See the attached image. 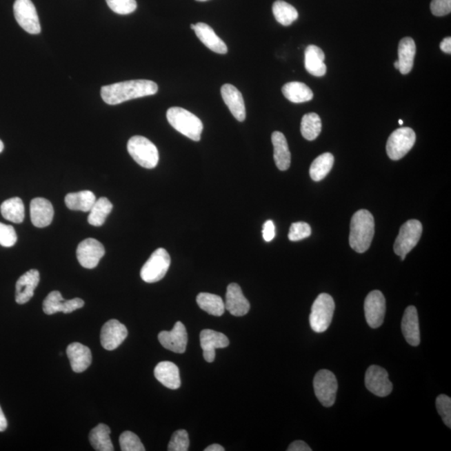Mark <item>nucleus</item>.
Wrapping results in <instances>:
<instances>
[{
	"instance_id": "nucleus-1",
	"label": "nucleus",
	"mask_w": 451,
	"mask_h": 451,
	"mask_svg": "<svg viewBox=\"0 0 451 451\" xmlns=\"http://www.w3.org/2000/svg\"><path fill=\"white\" fill-rule=\"evenodd\" d=\"M157 92L158 86L155 82L134 80L102 86L101 94L106 104L116 106L133 99L153 96Z\"/></svg>"
},
{
	"instance_id": "nucleus-2",
	"label": "nucleus",
	"mask_w": 451,
	"mask_h": 451,
	"mask_svg": "<svg viewBox=\"0 0 451 451\" xmlns=\"http://www.w3.org/2000/svg\"><path fill=\"white\" fill-rule=\"evenodd\" d=\"M374 236V219L367 210H359L352 217L350 223V245L359 253L370 248Z\"/></svg>"
},
{
	"instance_id": "nucleus-3",
	"label": "nucleus",
	"mask_w": 451,
	"mask_h": 451,
	"mask_svg": "<svg viewBox=\"0 0 451 451\" xmlns=\"http://www.w3.org/2000/svg\"><path fill=\"white\" fill-rule=\"evenodd\" d=\"M168 121L174 129L189 139L201 140L203 124L200 119L188 110L181 108H172L167 112Z\"/></svg>"
},
{
	"instance_id": "nucleus-4",
	"label": "nucleus",
	"mask_w": 451,
	"mask_h": 451,
	"mask_svg": "<svg viewBox=\"0 0 451 451\" xmlns=\"http://www.w3.org/2000/svg\"><path fill=\"white\" fill-rule=\"evenodd\" d=\"M128 152L141 167L155 168L159 162V152L157 146L144 137L134 136L128 141Z\"/></svg>"
},
{
	"instance_id": "nucleus-5",
	"label": "nucleus",
	"mask_w": 451,
	"mask_h": 451,
	"mask_svg": "<svg viewBox=\"0 0 451 451\" xmlns=\"http://www.w3.org/2000/svg\"><path fill=\"white\" fill-rule=\"evenodd\" d=\"M335 310L334 299L330 294H321L312 304L310 323L315 333H323L330 326Z\"/></svg>"
},
{
	"instance_id": "nucleus-6",
	"label": "nucleus",
	"mask_w": 451,
	"mask_h": 451,
	"mask_svg": "<svg viewBox=\"0 0 451 451\" xmlns=\"http://www.w3.org/2000/svg\"><path fill=\"white\" fill-rule=\"evenodd\" d=\"M422 230V224L418 220H410L401 226L394 244V251L395 254L401 257L402 261L417 246L421 239Z\"/></svg>"
},
{
	"instance_id": "nucleus-7",
	"label": "nucleus",
	"mask_w": 451,
	"mask_h": 451,
	"mask_svg": "<svg viewBox=\"0 0 451 451\" xmlns=\"http://www.w3.org/2000/svg\"><path fill=\"white\" fill-rule=\"evenodd\" d=\"M171 265V258L166 249L158 248L146 261L141 270V277L146 283H153L164 278Z\"/></svg>"
},
{
	"instance_id": "nucleus-8",
	"label": "nucleus",
	"mask_w": 451,
	"mask_h": 451,
	"mask_svg": "<svg viewBox=\"0 0 451 451\" xmlns=\"http://www.w3.org/2000/svg\"><path fill=\"white\" fill-rule=\"evenodd\" d=\"M415 141H417V134L412 129L401 128L395 130L387 141L388 157L393 161L401 160L412 149Z\"/></svg>"
},
{
	"instance_id": "nucleus-9",
	"label": "nucleus",
	"mask_w": 451,
	"mask_h": 451,
	"mask_svg": "<svg viewBox=\"0 0 451 451\" xmlns=\"http://www.w3.org/2000/svg\"><path fill=\"white\" fill-rule=\"evenodd\" d=\"M314 390L316 397L324 407L334 405L338 390V381L334 373L328 370L319 371L314 379Z\"/></svg>"
},
{
	"instance_id": "nucleus-10",
	"label": "nucleus",
	"mask_w": 451,
	"mask_h": 451,
	"mask_svg": "<svg viewBox=\"0 0 451 451\" xmlns=\"http://www.w3.org/2000/svg\"><path fill=\"white\" fill-rule=\"evenodd\" d=\"M14 14L19 26L27 33L31 34L41 33V26L37 10L31 0H15Z\"/></svg>"
},
{
	"instance_id": "nucleus-11",
	"label": "nucleus",
	"mask_w": 451,
	"mask_h": 451,
	"mask_svg": "<svg viewBox=\"0 0 451 451\" xmlns=\"http://www.w3.org/2000/svg\"><path fill=\"white\" fill-rule=\"evenodd\" d=\"M365 386L372 394L379 397H386L393 390L392 383L390 381L389 374L383 368L371 365L365 374Z\"/></svg>"
},
{
	"instance_id": "nucleus-12",
	"label": "nucleus",
	"mask_w": 451,
	"mask_h": 451,
	"mask_svg": "<svg viewBox=\"0 0 451 451\" xmlns=\"http://www.w3.org/2000/svg\"><path fill=\"white\" fill-rule=\"evenodd\" d=\"M386 301L381 291L374 290L367 295L365 301V314L367 323L372 328L381 327L385 319Z\"/></svg>"
},
{
	"instance_id": "nucleus-13",
	"label": "nucleus",
	"mask_w": 451,
	"mask_h": 451,
	"mask_svg": "<svg viewBox=\"0 0 451 451\" xmlns=\"http://www.w3.org/2000/svg\"><path fill=\"white\" fill-rule=\"evenodd\" d=\"M105 248L94 239H87L78 245L77 256L83 268L92 269L97 267L105 255Z\"/></svg>"
},
{
	"instance_id": "nucleus-14",
	"label": "nucleus",
	"mask_w": 451,
	"mask_h": 451,
	"mask_svg": "<svg viewBox=\"0 0 451 451\" xmlns=\"http://www.w3.org/2000/svg\"><path fill=\"white\" fill-rule=\"evenodd\" d=\"M158 339L162 346L177 354H183L187 350L188 332L184 324L178 321L172 331H162L158 334Z\"/></svg>"
},
{
	"instance_id": "nucleus-15",
	"label": "nucleus",
	"mask_w": 451,
	"mask_h": 451,
	"mask_svg": "<svg viewBox=\"0 0 451 451\" xmlns=\"http://www.w3.org/2000/svg\"><path fill=\"white\" fill-rule=\"evenodd\" d=\"M84 305L85 302L81 299L75 298L66 300L63 299L61 292L53 291L50 292L46 299L43 300V311L48 315H52L59 312H64V314H70V312L80 310Z\"/></svg>"
},
{
	"instance_id": "nucleus-16",
	"label": "nucleus",
	"mask_w": 451,
	"mask_h": 451,
	"mask_svg": "<svg viewBox=\"0 0 451 451\" xmlns=\"http://www.w3.org/2000/svg\"><path fill=\"white\" fill-rule=\"evenodd\" d=\"M128 328L117 319L109 320L102 327L101 343L106 350L117 349L128 338Z\"/></svg>"
},
{
	"instance_id": "nucleus-17",
	"label": "nucleus",
	"mask_w": 451,
	"mask_h": 451,
	"mask_svg": "<svg viewBox=\"0 0 451 451\" xmlns=\"http://www.w3.org/2000/svg\"><path fill=\"white\" fill-rule=\"evenodd\" d=\"M200 343L206 361L212 363L216 358V350L229 345V339L223 334L212 330H204L200 334Z\"/></svg>"
},
{
	"instance_id": "nucleus-18",
	"label": "nucleus",
	"mask_w": 451,
	"mask_h": 451,
	"mask_svg": "<svg viewBox=\"0 0 451 451\" xmlns=\"http://www.w3.org/2000/svg\"><path fill=\"white\" fill-rule=\"evenodd\" d=\"M224 303L225 310L237 317H242L250 310V303L245 298L242 288L237 283L228 285Z\"/></svg>"
},
{
	"instance_id": "nucleus-19",
	"label": "nucleus",
	"mask_w": 451,
	"mask_h": 451,
	"mask_svg": "<svg viewBox=\"0 0 451 451\" xmlns=\"http://www.w3.org/2000/svg\"><path fill=\"white\" fill-rule=\"evenodd\" d=\"M221 94L232 116L240 122L244 121L246 119V108L242 93L234 86L225 84L221 86Z\"/></svg>"
},
{
	"instance_id": "nucleus-20",
	"label": "nucleus",
	"mask_w": 451,
	"mask_h": 451,
	"mask_svg": "<svg viewBox=\"0 0 451 451\" xmlns=\"http://www.w3.org/2000/svg\"><path fill=\"white\" fill-rule=\"evenodd\" d=\"M54 214V208L50 201L42 197L31 201L30 219L34 227H48L52 223Z\"/></svg>"
},
{
	"instance_id": "nucleus-21",
	"label": "nucleus",
	"mask_w": 451,
	"mask_h": 451,
	"mask_svg": "<svg viewBox=\"0 0 451 451\" xmlns=\"http://www.w3.org/2000/svg\"><path fill=\"white\" fill-rule=\"evenodd\" d=\"M66 354L74 373H82L92 365V351L81 343H70L67 347Z\"/></svg>"
},
{
	"instance_id": "nucleus-22",
	"label": "nucleus",
	"mask_w": 451,
	"mask_h": 451,
	"mask_svg": "<svg viewBox=\"0 0 451 451\" xmlns=\"http://www.w3.org/2000/svg\"><path fill=\"white\" fill-rule=\"evenodd\" d=\"M403 337L411 346H418L421 343L419 316L417 308L409 306L403 314L401 323Z\"/></svg>"
},
{
	"instance_id": "nucleus-23",
	"label": "nucleus",
	"mask_w": 451,
	"mask_h": 451,
	"mask_svg": "<svg viewBox=\"0 0 451 451\" xmlns=\"http://www.w3.org/2000/svg\"><path fill=\"white\" fill-rule=\"evenodd\" d=\"M39 272L37 269L26 272L17 283V294L15 300L19 304H25L33 298L35 288L39 283Z\"/></svg>"
},
{
	"instance_id": "nucleus-24",
	"label": "nucleus",
	"mask_w": 451,
	"mask_h": 451,
	"mask_svg": "<svg viewBox=\"0 0 451 451\" xmlns=\"http://www.w3.org/2000/svg\"><path fill=\"white\" fill-rule=\"evenodd\" d=\"M197 38L210 50L213 52L225 54L228 53V46L223 39H220L211 26L205 23H197L194 28Z\"/></svg>"
},
{
	"instance_id": "nucleus-25",
	"label": "nucleus",
	"mask_w": 451,
	"mask_h": 451,
	"mask_svg": "<svg viewBox=\"0 0 451 451\" xmlns=\"http://www.w3.org/2000/svg\"><path fill=\"white\" fill-rule=\"evenodd\" d=\"M156 379L165 387L171 390H177L181 386L179 368L170 361H162L154 370Z\"/></svg>"
},
{
	"instance_id": "nucleus-26",
	"label": "nucleus",
	"mask_w": 451,
	"mask_h": 451,
	"mask_svg": "<svg viewBox=\"0 0 451 451\" xmlns=\"http://www.w3.org/2000/svg\"><path fill=\"white\" fill-rule=\"evenodd\" d=\"M274 145V158L277 168L280 171H287L291 164V153L286 137L282 132H274L272 134Z\"/></svg>"
},
{
	"instance_id": "nucleus-27",
	"label": "nucleus",
	"mask_w": 451,
	"mask_h": 451,
	"mask_svg": "<svg viewBox=\"0 0 451 451\" xmlns=\"http://www.w3.org/2000/svg\"><path fill=\"white\" fill-rule=\"evenodd\" d=\"M415 53H417V46L414 39L410 37H405L401 39L399 43V71L403 74H407L413 69Z\"/></svg>"
},
{
	"instance_id": "nucleus-28",
	"label": "nucleus",
	"mask_w": 451,
	"mask_h": 451,
	"mask_svg": "<svg viewBox=\"0 0 451 451\" xmlns=\"http://www.w3.org/2000/svg\"><path fill=\"white\" fill-rule=\"evenodd\" d=\"M323 51L316 46H308L305 50V68L314 77H321L326 74Z\"/></svg>"
},
{
	"instance_id": "nucleus-29",
	"label": "nucleus",
	"mask_w": 451,
	"mask_h": 451,
	"mask_svg": "<svg viewBox=\"0 0 451 451\" xmlns=\"http://www.w3.org/2000/svg\"><path fill=\"white\" fill-rule=\"evenodd\" d=\"M97 197L90 191H81L79 192L67 194L65 199L66 207L72 211L90 212L92 206L96 203Z\"/></svg>"
},
{
	"instance_id": "nucleus-30",
	"label": "nucleus",
	"mask_w": 451,
	"mask_h": 451,
	"mask_svg": "<svg viewBox=\"0 0 451 451\" xmlns=\"http://www.w3.org/2000/svg\"><path fill=\"white\" fill-rule=\"evenodd\" d=\"M282 92L288 101L296 104L310 101L314 98V93L310 87L302 82L287 83L283 86Z\"/></svg>"
},
{
	"instance_id": "nucleus-31",
	"label": "nucleus",
	"mask_w": 451,
	"mask_h": 451,
	"mask_svg": "<svg viewBox=\"0 0 451 451\" xmlns=\"http://www.w3.org/2000/svg\"><path fill=\"white\" fill-rule=\"evenodd\" d=\"M0 211L6 220L14 223H21L25 219V205L19 197H13L3 201Z\"/></svg>"
},
{
	"instance_id": "nucleus-32",
	"label": "nucleus",
	"mask_w": 451,
	"mask_h": 451,
	"mask_svg": "<svg viewBox=\"0 0 451 451\" xmlns=\"http://www.w3.org/2000/svg\"><path fill=\"white\" fill-rule=\"evenodd\" d=\"M197 303L199 308L208 314L220 317L225 312V303L219 295L201 292L197 297Z\"/></svg>"
},
{
	"instance_id": "nucleus-33",
	"label": "nucleus",
	"mask_w": 451,
	"mask_h": 451,
	"mask_svg": "<svg viewBox=\"0 0 451 451\" xmlns=\"http://www.w3.org/2000/svg\"><path fill=\"white\" fill-rule=\"evenodd\" d=\"M110 429L105 424L98 425L90 431V441L93 448L98 451H113L114 446L110 437Z\"/></svg>"
},
{
	"instance_id": "nucleus-34",
	"label": "nucleus",
	"mask_w": 451,
	"mask_h": 451,
	"mask_svg": "<svg viewBox=\"0 0 451 451\" xmlns=\"http://www.w3.org/2000/svg\"><path fill=\"white\" fill-rule=\"evenodd\" d=\"M112 209V203L106 197H101V199H97L96 203L90 210L88 223L94 226V227H101L105 223Z\"/></svg>"
},
{
	"instance_id": "nucleus-35",
	"label": "nucleus",
	"mask_w": 451,
	"mask_h": 451,
	"mask_svg": "<svg viewBox=\"0 0 451 451\" xmlns=\"http://www.w3.org/2000/svg\"><path fill=\"white\" fill-rule=\"evenodd\" d=\"M334 163V157L330 152L320 155L312 161L310 169V177L314 181H320L330 172Z\"/></svg>"
},
{
	"instance_id": "nucleus-36",
	"label": "nucleus",
	"mask_w": 451,
	"mask_h": 451,
	"mask_svg": "<svg viewBox=\"0 0 451 451\" xmlns=\"http://www.w3.org/2000/svg\"><path fill=\"white\" fill-rule=\"evenodd\" d=\"M272 13L276 21L284 26H291L299 18V13L295 8L283 0H277L274 2Z\"/></svg>"
},
{
	"instance_id": "nucleus-37",
	"label": "nucleus",
	"mask_w": 451,
	"mask_h": 451,
	"mask_svg": "<svg viewBox=\"0 0 451 451\" xmlns=\"http://www.w3.org/2000/svg\"><path fill=\"white\" fill-rule=\"evenodd\" d=\"M322 130V121L318 114L308 113L304 114L301 121V133L308 141H314L319 136Z\"/></svg>"
},
{
	"instance_id": "nucleus-38",
	"label": "nucleus",
	"mask_w": 451,
	"mask_h": 451,
	"mask_svg": "<svg viewBox=\"0 0 451 451\" xmlns=\"http://www.w3.org/2000/svg\"><path fill=\"white\" fill-rule=\"evenodd\" d=\"M120 445L122 451H145L139 437L130 431H125L120 437Z\"/></svg>"
},
{
	"instance_id": "nucleus-39",
	"label": "nucleus",
	"mask_w": 451,
	"mask_h": 451,
	"mask_svg": "<svg viewBox=\"0 0 451 451\" xmlns=\"http://www.w3.org/2000/svg\"><path fill=\"white\" fill-rule=\"evenodd\" d=\"M190 440L187 430H179L174 432L171 441L169 442V451H188Z\"/></svg>"
},
{
	"instance_id": "nucleus-40",
	"label": "nucleus",
	"mask_w": 451,
	"mask_h": 451,
	"mask_svg": "<svg viewBox=\"0 0 451 451\" xmlns=\"http://www.w3.org/2000/svg\"><path fill=\"white\" fill-rule=\"evenodd\" d=\"M106 1L110 10L121 15L132 14L137 8L136 0H106Z\"/></svg>"
},
{
	"instance_id": "nucleus-41",
	"label": "nucleus",
	"mask_w": 451,
	"mask_h": 451,
	"mask_svg": "<svg viewBox=\"0 0 451 451\" xmlns=\"http://www.w3.org/2000/svg\"><path fill=\"white\" fill-rule=\"evenodd\" d=\"M437 408L439 414L444 421L445 425L451 427V399L445 394H440L437 398Z\"/></svg>"
},
{
	"instance_id": "nucleus-42",
	"label": "nucleus",
	"mask_w": 451,
	"mask_h": 451,
	"mask_svg": "<svg viewBox=\"0 0 451 451\" xmlns=\"http://www.w3.org/2000/svg\"><path fill=\"white\" fill-rule=\"evenodd\" d=\"M311 227L310 224L303 223V221H299L291 225L290 233H288V239L292 242H298V241L307 239L311 235Z\"/></svg>"
},
{
	"instance_id": "nucleus-43",
	"label": "nucleus",
	"mask_w": 451,
	"mask_h": 451,
	"mask_svg": "<svg viewBox=\"0 0 451 451\" xmlns=\"http://www.w3.org/2000/svg\"><path fill=\"white\" fill-rule=\"evenodd\" d=\"M18 237L14 228L10 225L0 223V245L3 247H13L17 243Z\"/></svg>"
},
{
	"instance_id": "nucleus-44",
	"label": "nucleus",
	"mask_w": 451,
	"mask_h": 451,
	"mask_svg": "<svg viewBox=\"0 0 451 451\" xmlns=\"http://www.w3.org/2000/svg\"><path fill=\"white\" fill-rule=\"evenodd\" d=\"M430 10L435 17H441L450 14L451 0H432Z\"/></svg>"
},
{
	"instance_id": "nucleus-45",
	"label": "nucleus",
	"mask_w": 451,
	"mask_h": 451,
	"mask_svg": "<svg viewBox=\"0 0 451 451\" xmlns=\"http://www.w3.org/2000/svg\"><path fill=\"white\" fill-rule=\"evenodd\" d=\"M263 237L266 242H271L275 237V225L274 221L268 220L264 223L263 228Z\"/></svg>"
},
{
	"instance_id": "nucleus-46",
	"label": "nucleus",
	"mask_w": 451,
	"mask_h": 451,
	"mask_svg": "<svg viewBox=\"0 0 451 451\" xmlns=\"http://www.w3.org/2000/svg\"><path fill=\"white\" fill-rule=\"evenodd\" d=\"M288 451H311L312 449L308 446L305 442L303 441H296L292 442L288 446Z\"/></svg>"
},
{
	"instance_id": "nucleus-47",
	"label": "nucleus",
	"mask_w": 451,
	"mask_h": 451,
	"mask_svg": "<svg viewBox=\"0 0 451 451\" xmlns=\"http://www.w3.org/2000/svg\"><path fill=\"white\" fill-rule=\"evenodd\" d=\"M441 49L443 52L446 54H451V38L446 37L441 43L440 45Z\"/></svg>"
},
{
	"instance_id": "nucleus-48",
	"label": "nucleus",
	"mask_w": 451,
	"mask_h": 451,
	"mask_svg": "<svg viewBox=\"0 0 451 451\" xmlns=\"http://www.w3.org/2000/svg\"><path fill=\"white\" fill-rule=\"evenodd\" d=\"M7 419L3 414L1 407H0V432H3L7 429Z\"/></svg>"
},
{
	"instance_id": "nucleus-49",
	"label": "nucleus",
	"mask_w": 451,
	"mask_h": 451,
	"mask_svg": "<svg viewBox=\"0 0 451 451\" xmlns=\"http://www.w3.org/2000/svg\"><path fill=\"white\" fill-rule=\"evenodd\" d=\"M205 451H224L225 449L223 448V446L219 445V444H213L211 445H209L204 450Z\"/></svg>"
},
{
	"instance_id": "nucleus-50",
	"label": "nucleus",
	"mask_w": 451,
	"mask_h": 451,
	"mask_svg": "<svg viewBox=\"0 0 451 451\" xmlns=\"http://www.w3.org/2000/svg\"><path fill=\"white\" fill-rule=\"evenodd\" d=\"M3 148H5V146H3V141L0 140V153L3 152Z\"/></svg>"
},
{
	"instance_id": "nucleus-51",
	"label": "nucleus",
	"mask_w": 451,
	"mask_h": 451,
	"mask_svg": "<svg viewBox=\"0 0 451 451\" xmlns=\"http://www.w3.org/2000/svg\"><path fill=\"white\" fill-rule=\"evenodd\" d=\"M394 67H395V68L399 70V61H398L394 62Z\"/></svg>"
},
{
	"instance_id": "nucleus-52",
	"label": "nucleus",
	"mask_w": 451,
	"mask_h": 451,
	"mask_svg": "<svg viewBox=\"0 0 451 451\" xmlns=\"http://www.w3.org/2000/svg\"><path fill=\"white\" fill-rule=\"evenodd\" d=\"M403 123V121L402 120H399V125L402 126Z\"/></svg>"
},
{
	"instance_id": "nucleus-53",
	"label": "nucleus",
	"mask_w": 451,
	"mask_h": 451,
	"mask_svg": "<svg viewBox=\"0 0 451 451\" xmlns=\"http://www.w3.org/2000/svg\"><path fill=\"white\" fill-rule=\"evenodd\" d=\"M197 1L205 2V1H208V0H197Z\"/></svg>"
}]
</instances>
